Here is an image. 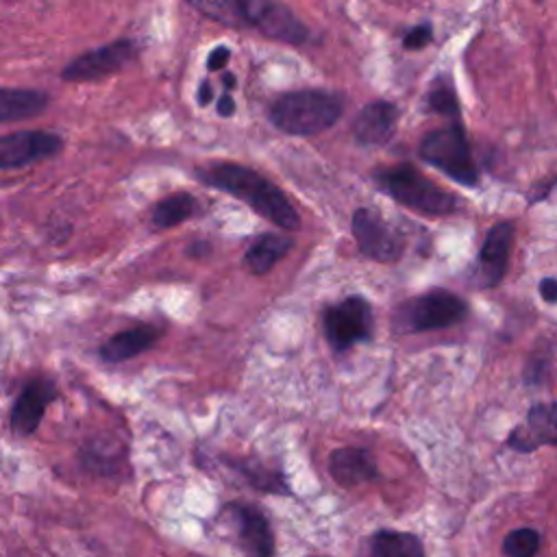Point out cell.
I'll use <instances>...</instances> for the list:
<instances>
[{
	"instance_id": "27",
	"label": "cell",
	"mask_w": 557,
	"mask_h": 557,
	"mask_svg": "<svg viewBox=\"0 0 557 557\" xmlns=\"http://www.w3.org/2000/svg\"><path fill=\"white\" fill-rule=\"evenodd\" d=\"M540 297L546 303H557V278H553V276L542 278V282H540Z\"/></svg>"
},
{
	"instance_id": "31",
	"label": "cell",
	"mask_w": 557,
	"mask_h": 557,
	"mask_svg": "<svg viewBox=\"0 0 557 557\" xmlns=\"http://www.w3.org/2000/svg\"><path fill=\"white\" fill-rule=\"evenodd\" d=\"M224 86H226V90H233L235 88V77L233 75H224Z\"/></svg>"
},
{
	"instance_id": "29",
	"label": "cell",
	"mask_w": 557,
	"mask_h": 557,
	"mask_svg": "<svg viewBox=\"0 0 557 557\" xmlns=\"http://www.w3.org/2000/svg\"><path fill=\"white\" fill-rule=\"evenodd\" d=\"M211 99H213V92H211V86L205 81L203 86H200V90H198V103H200V107H205V105H209L211 103Z\"/></svg>"
},
{
	"instance_id": "22",
	"label": "cell",
	"mask_w": 557,
	"mask_h": 557,
	"mask_svg": "<svg viewBox=\"0 0 557 557\" xmlns=\"http://www.w3.org/2000/svg\"><path fill=\"white\" fill-rule=\"evenodd\" d=\"M187 3L203 14L205 18L220 23L224 27H239L244 25V14L239 0H187Z\"/></svg>"
},
{
	"instance_id": "6",
	"label": "cell",
	"mask_w": 557,
	"mask_h": 557,
	"mask_svg": "<svg viewBox=\"0 0 557 557\" xmlns=\"http://www.w3.org/2000/svg\"><path fill=\"white\" fill-rule=\"evenodd\" d=\"M325 334L334 351L345 353L373 336V308L362 297H349L325 312Z\"/></svg>"
},
{
	"instance_id": "21",
	"label": "cell",
	"mask_w": 557,
	"mask_h": 557,
	"mask_svg": "<svg viewBox=\"0 0 557 557\" xmlns=\"http://www.w3.org/2000/svg\"><path fill=\"white\" fill-rule=\"evenodd\" d=\"M196 211V198L192 194H174L164 198L153 209V224L157 229H172L185 220H190Z\"/></svg>"
},
{
	"instance_id": "20",
	"label": "cell",
	"mask_w": 557,
	"mask_h": 557,
	"mask_svg": "<svg viewBox=\"0 0 557 557\" xmlns=\"http://www.w3.org/2000/svg\"><path fill=\"white\" fill-rule=\"evenodd\" d=\"M371 553L377 557H423L425 546L418 535L401 531H379L371 540Z\"/></svg>"
},
{
	"instance_id": "28",
	"label": "cell",
	"mask_w": 557,
	"mask_h": 557,
	"mask_svg": "<svg viewBox=\"0 0 557 557\" xmlns=\"http://www.w3.org/2000/svg\"><path fill=\"white\" fill-rule=\"evenodd\" d=\"M218 114H220L222 118H231V116L235 114V103H233V99H231L229 94H224V96L218 99Z\"/></svg>"
},
{
	"instance_id": "9",
	"label": "cell",
	"mask_w": 557,
	"mask_h": 557,
	"mask_svg": "<svg viewBox=\"0 0 557 557\" xmlns=\"http://www.w3.org/2000/svg\"><path fill=\"white\" fill-rule=\"evenodd\" d=\"M353 235L360 250L381 263H394L403 255L401 235L371 207H360L353 213Z\"/></svg>"
},
{
	"instance_id": "12",
	"label": "cell",
	"mask_w": 557,
	"mask_h": 557,
	"mask_svg": "<svg viewBox=\"0 0 557 557\" xmlns=\"http://www.w3.org/2000/svg\"><path fill=\"white\" fill-rule=\"evenodd\" d=\"M57 397L60 392L51 379L42 377V379L29 381L14 403V410L10 416L12 431L21 438L34 436L40 429L47 410L53 405V401H57Z\"/></svg>"
},
{
	"instance_id": "15",
	"label": "cell",
	"mask_w": 557,
	"mask_h": 557,
	"mask_svg": "<svg viewBox=\"0 0 557 557\" xmlns=\"http://www.w3.org/2000/svg\"><path fill=\"white\" fill-rule=\"evenodd\" d=\"M399 122V107L388 101H375L366 105L355 122H353V135L360 144L366 146H381L392 140Z\"/></svg>"
},
{
	"instance_id": "8",
	"label": "cell",
	"mask_w": 557,
	"mask_h": 557,
	"mask_svg": "<svg viewBox=\"0 0 557 557\" xmlns=\"http://www.w3.org/2000/svg\"><path fill=\"white\" fill-rule=\"evenodd\" d=\"M135 57H138L135 42H131V40L112 42L107 47L94 49V51L73 60L64 68L62 77H64V81H70V83L101 81L109 75H116V73L125 70Z\"/></svg>"
},
{
	"instance_id": "3",
	"label": "cell",
	"mask_w": 557,
	"mask_h": 557,
	"mask_svg": "<svg viewBox=\"0 0 557 557\" xmlns=\"http://www.w3.org/2000/svg\"><path fill=\"white\" fill-rule=\"evenodd\" d=\"M379 187L399 205L429 216H446L457 207V198L423 177L414 166L399 164L375 174Z\"/></svg>"
},
{
	"instance_id": "23",
	"label": "cell",
	"mask_w": 557,
	"mask_h": 557,
	"mask_svg": "<svg viewBox=\"0 0 557 557\" xmlns=\"http://www.w3.org/2000/svg\"><path fill=\"white\" fill-rule=\"evenodd\" d=\"M427 103H429L431 112H436L440 116H446V118H453L455 122H459V103H457L455 88L451 86L449 79L442 77V79H438L431 86Z\"/></svg>"
},
{
	"instance_id": "18",
	"label": "cell",
	"mask_w": 557,
	"mask_h": 557,
	"mask_svg": "<svg viewBox=\"0 0 557 557\" xmlns=\"http://www.w3.org/2000/svg\"><path fill=\"white\" fill-rule=\"evenodd\" d=\"M49 107V96L38 90L0 88V125L40 116Z\"/></svg>"
},
{
	"instance_id": "4",
	"label": "cell",
	"mask_w": 557,
	"mask_h": 557,
	"mask_svg": "<svg viewBox=\"0 0 557 557\" xmlns=\"http://www.w3.org/2000/svg\"><path fill=\"white\" fill-rule=\"evenodd\" d=\"M420 157L459 185L472 187L479 183V170L459 122L425 135L420 142Z\"/></svg>"
},
{
	"instance_id": "2",
	"label": "cell",
	"mask_w": 557,
	"mask_h": 557,
	"mask_svg": "<svg viewBox=\"0 0 557 557\" xmlns=\"http://www.w3.org/2000/svg\"><path fill=\"white\" fill-rule=\"evenodd\" d=\"M345 112L338 94L323 90H301L278 96L270 107V122L288 135L310 138L332 129Z\"/></svg>"
},
{
	"instance_id": "17",
	"label": "cell",
	"mask_w": 557,
	"mask_h": 557,
	"mask_svg": "<svg viewBox=\"0 0 557 557\" xmlns=\"http://www.w3.org/2000/svg\"><path fill=\"white\" fill-rule=\"evenodd\" d=\"M159 338H161V332L151 325L127 329V332L109 338L101 347V358L107 364H122V362H129L142 353H146L148 349H153L159 342Z\"/></svg>"
},
{
	"instance_id": "24",
	"label": "cell",
	"mask_w": 557,
	"mask_h": 557,
	"mask_svg": "<svg viewBox=\"0 0 557 557\" xmlns=\"http://www.w3.org/2000/svg\"><path fill=\"white\" fill-rule=\"evenodd\" d=\"M540 546V533L535 529L522 527L505 535L503 540V553L509 557H531L537 553Z\"/></svg>"
},
{
	"instance_id": "26",
	"label": "cell",
	"mask_w": 557,
	"mask_h": 557,
	"mask_svg": "<svg viewBox=\"0 0 557 557\" xmlns=\"http://www.w3.org/2000/svg\"><path fill=\"white\" fill-rule=\"evenodd\" d=\"M229 57H231V53H229V49H224V47H220V49H216V51H211V55H209V60H207V68L211 70V73H216V70H222L224 66H226V62H229Z\"/></svg>"
},
{
	"instance_id": "16",
	"label": "cell",
	"mask_w": 557,
	"mask_h": 557,
	"mask_svg": "<svg viewBox=\"0 0 557 557\" xmlns=\"http://www.w3.org/2000/svg\"><path fill=\"white\" fill-rule=\"evenodd\" d=\"M329 472L342 488L371 483L379 477L377 462L364 449H338L329 457Z\"/></svg>"
},
{
	"instance_id": "5",
	"label": "cell",
	"mask_w": 557,
	"mask_h": 557,
	"mask_svg": "<svg viewBox=\"0 0 557 557\" xmlns=\"http://www.w3.org/2000/svg\"><path fill=\"white\" fill-rule=\"evenodd\" d=\"M466 316L468 306L459 297L446 290H431L403 303L394 314V327L399 334H420L453 327Z\"/></svg>"
},
{
	"instance_id": "1",
	"label": "cell",
	"mask_w": 557,
	"mask_h": 557,
	"mask_svg": "<svg viewBox=\"0 0 557 557\" xmlns=\"http://www.w3.org/2000/svg\"><path fill=\"white\" fill-rule=\"evenodd\" d=\"M198 179L239 198L261 218L274 222L276 226L286 231H297L301 226V218L293 203L286 198V194L252 168L239 164H213L198 170Z\"/></svg>"
},
{
	"instance_id": "14",
	"label": "cell",
	"mask_w": 557,
	"mask_h": 557,
	"mask_svg": "<svg viewBox=\"0 0 557 557\" xmlns=\"http://www.w3.org/2000/svg\"><path fill=\"white\" fill-rule=\"evenodd\" d=\"M511 244H514L511 222H498L488 231L479 255V278L483 288L498 286V282L505 276Z\"/></svg>"
},
{
	"instance_id": "30",
	"label": "cell",
	"mask_w": 557,
	"mask_h": 557,
	"mask_svg": "<svg viewBox=\"0 0 557 557\" xmlns=\"http://www.w3.org/2000/svg\"><path fill=\"white\" fill-rule=\"evenodd\" d=\"M207 250H209V246H207V242H196V248H194V250H190V252H192V255H196V257H198V255H203V252H207Z\"/></svg>"
},
{
	"instance_id": "19",
	"label": "cell",
	"mask_w": 557,
	"mask_h": 557,
	"mask_svg": "<svg viewBox=\"0 0 557 557\" xmlns=\"http://www.w3.org/2000/svg\"><path fill=\"white\" fill-rule=\"evenodd\" d=\"M293 248V239L282 233H263L246 250L244 263L255 276L268 274L278 259H284Z\"/></svg>"
},
{
	"instance_id": "10",
	"label": "cell",
	"mask_w": 557,
	"mask_h": 557,
	"mask_svg": "<svg viewBox=\"0 0 557 557\" xmlns=\"http://www.w3.org/2000/svg\"><path fill=\"white\" fill-rule=\"evenodd\" d=\"M64 151V138L49 131H16L0 135V170L23 168Z\"/></svg>"
},
{
	"instance_id": "11",
	"label": "cell",
	"mask_w": 557,
	"mask_h": 557,
	"mask_svg": "<svg viewBox=\"0 0 557 557\" xmlns=\"http://www.w3.org/2000/svg\"><path fill=\"white\" fill-rule=\"evenodd\" d=\"M224 516L226 522H231L242 550L259 557H268L274 553V535L270 522L255 505L229 503L224 507Z\"/></svg>"
},
{
	"instance_id": "13",
	"label": "cell",
	"mask_w": 557,
	"mask_h": 557,
	"mask_svg": "<svg viewBox=\"0 0 557 557\" xmlns=\"http://www.w3.org/2000/svg\"><path fill=\"white\" fill-rule=\"evenodd\" d=\"M507 446L518 453H533L537 446H557V403L533 405L527 425L509 433Z\"/></svg>"
},
{
	"instance_id": "25",
	"label": "cell",
	"mask_w": 557,
	"mask_h": 557,
	"mask_svg": "<svg viewBox=\"0 0 557 557\" xmlns=\"http://www.w3.org/2000/svg\"><path fill=\"white\" fill-rule=\"evenodd\" d=\"M431 40H433L431 27H429V25H420V27H414V29L405 36L403 47H405L407 51H420V49L429 47Z\"/></svg>"
},
{
	"instance_id": "7",
	"label": "cell",
	"mask_w": 557,
	"mask_h": 557,
	"mask_svg": "<svg viewBox=\"0 0 557 557\" xmlns=\"http://www.w3.org/2000/svg\"><path fill=\"white\" fill-rule=\"evenodd\" d=\"M244 23L255 27L270 40L284 44H303L308 40L306 25L276 0H239Z\"/></svg>"
}]
</instances>
